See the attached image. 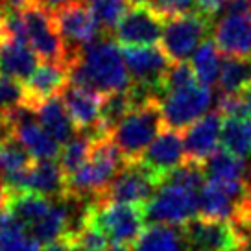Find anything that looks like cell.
I'll return each instance as SVG.
<instances>
[{
	"label": "cell",
	"instance_id": "1",
	"mask_svg": "<svg viewBox=\"0 0 251 251\" xmlns=\"http://www.w3.org/2000/svg\"><path fill=\"white\" fill-rule=\"evenodd\" d=\"M69 83L81 89L111 94L126 91L131 79L126 69L122 50L109 39H100L83 50L79 59L69 69Z\"/></svg>",
	"mask_w": 251,
	"mask_h": 251
},
{
	"label": "cell",
	"instance_id": "2",
	"mask_svg": "<svg viewBox=\"0 0 251 251\" xmlns=\"http://www.w3.org/2000/svg\"><path fill=\"white\" fill-rule=\"evenodd\" d=\"M146 205L113 203L105 200H94L85 205L83 222L100 231L107 242L131 246L146 229Z\"/></svg>",
	"mask_w": 251,
	"mask_h": 251
},
{
	"label": "cell",
	"instance_id": "3",
	"mask_svg": "<svg viewBox=\"0 0 251 251\" xmlns=\"http://www.w3.org/2000/svg\"><path fill=\"white\" fill-rule=\"evenodd\" d=\"M163 129L165 120L161 111V100H150L142 105H137L118 124L111 139L122 151L126 163H135L144 155V151Z\"/></svg>",
	"mask_w": 251,
	"mask_h": 251
},
{
	"label": "cell",
	"instance_id": "4",
	"mask_svg": "<svg viewBox=\"0 0 251 251\" xmlns=\"http://www.w3.org/2000/svg\"><path fill=\"white\" fill-rule=\"evenodd\" d=\"M52 15H54L55 28L59 31L63 45H65L67 69H71L87 47L100 41L103 30L91 13V9L81 2H72Z\"/></svg>",
	"mask_w": 251,
	"mask_h": 251
},
{
	"label": "cell",
	"instance_id": "5",
	"mask_svg": "<svg viewBox=\"0 0 251 251\" xmlns=\"http://www.w3.org/2000/svg\"><path fill=\"white\" fill-rule=\"evenodd\" d=\"M146 214L151 224L183 227L200 216V192L165 183L146 205Z\"/></svg>",
	"mask_w": 251,
	"mask_h": 251
},
{
	"label": "cell",
	"instance_id": "6",
	"mask_svg": "<svg viewBox=\"0 0 251 251\" xmlns=\"http://www.w3.org/2000/svg\"><path fill=\"white\" fill-rule=\"evenodd\" d=\"M212 100L211 87L194 83L190 87L168 93L161 98V111L165 127L174 131H185L198 122L209 109Z\"/></svg>",
	"mask_w": 251,
	"mask_h": 251
},
{
	"label": "cell",
	"instance_id": "7",
	"mask_svg": "<svg viewBox=\"0 0 251 251\" xmlns=\"http://www.w3.org/2000/svg\"><path fill=\"white\" fill-rule=\"evenodd\" d=\"M183 235L192 251H244L240 231L233 222L196 216L183 226Z\"/></svg>",
	"mask_w": 251,
	"mask_h": 251
},
{
	"label": "cell",
	"instance_id": "8",
	"mask_svg": "<svg viewBox=\"0 0 251 251\" xmlns=\"http://www.w3.org/2000/svg\"><path fill=\"white\" fill-rule=\"evenodd\" d=\"M212 19L200 13L170 19L165 26L161 39V48L172 63L185 61L188 55H194L198 47L207 39Z\"/></svg>",
	"mask_w": 251,
	"mask_h": 251
},
{
	"label": "cell",
	"instance_id": "9",
	"mask_svg": "<svg viewBox=\"0 0 251 251\" xmlns=\"http://www.w3.org/2000/svg\"><path fill=\"white\" fill-rule=\"evenodd\" d=\"M23 19L26 24L28 45L33 48L39 59L45 63H55L67 67V52L61 41V35L55 28L54 15L37 4H30L23 9Z\"/></svg>",
	"mask_w": 251,
	"mask_h": 251
},
{
	"label": "cell",
	"instance_id": "10",
	"mask_svg": "<svg viewBox=\"0 0 251 251\" xmlns=\"http://www.w3.org/2000/svg\"><path fill=\"white\" fill-rule=\"evenodd\" d=\"M126 69L131 85L146 87L163 98V83L172 61L161 47H122Z\"/></svg>",
	"mask_w": 251,
	"mask_h": 251
},
{
	"label": "cell",
	"instance_id": "11",
	"mask_svg": "<svg viewBox=\"0 0 251 251\" xmlns=\"http://www.w3.org/2000/svg\"><path fill=\"white\" fill-rule=\"evenodd\" d=\"M159 188L161 185L155 181V177L139 161H135V163H127L118 172V176L113 179L100 200L113 201V203L148 205Z\"/></svg>",
	"mask_w": 251,
	"mask_h": 251
},
{
	"label": "cell",
	"instance_id": "12",
	"mask_svg": "<svg viewBox=\"0 0 251 251\" xmlns=\"http://www.w3.org/2000/svg\"><path fill=\"white\" fill-rule=\"evenodd\" d=\"M165 21L151 6H135L118 23L113 35L122 47H155L163 39Z\"/></svg>",
	"mask_w": 251,
	"mask_h": 251
},
{
	"label": "cell",
	"instance_id": "13",
	"mask_svg": "<svg viewBox=\"0 0 251 251\" xmlns=\"http://www.w3.org/2000/svg\"><path fill=\"white\" fill-rule=\"evenodd\" d=\"M146 170H148L159 185H163L170 174L187 163V153H185V142L181 131H174L165 127L150 148L144 151V155L139 159Z\"/></svg>",
	"mask_w": 251,
	"mask_h": 251
},
{
	"label": "cell",
	"instance_id": "14",
	"mask_svg": "<svg viewBox=\"0 0 251 251\" xmlns=\"http://www.w3.org/2000/svg\"><path fill=\"white\" fill-rule=\"evenodd\" d=\"M222 124H224V117L218 111H212L185 129L183 142H185V153H187L188 163L203 166L205 161L218 150Z\"/></svg>",
	"mask_w": 251,
	"mask_h": 251
},
{
	"label": "cell",
	"instance_id": "15",
	"mask_svg": "<svg viewBox=\"0 0 251 251\" xmlns=\"http://www.w3.org/2000/svg\"><path fill=\"white\" fill-rule=\"evenodd\" d=\"M61 100L78 133L89 131L100 124L103 94L67 83V87L61 91Z\"/></svg>",
	"mask_w": 251,
	"mask_h": 251
},
{
	"label": "cell",
	"instance_id": "16",
	"mask_svg": "<svg viewBox=\"0 0 251 251\" xmlns=\"http://www.w3.org/2000/svg\"><path fill=\"white\" fill-rule=\"evenodd\" d=\"M69 83V69L65 65L43 63L24 83V105L37 111L43 102L54 98Z\"/></svg>",
	"mask_w": 251,
	"mask_h": 251
},
{
	"label": "cell",
	"instance_id": "17",
	"mask_svg": "<svg viewBox=\"0 0 251 251\" xmlns=\"http://www.w3.org/2000/svg\"><path fill=\"white\" fill-rule=\"evenodd\" d=\"M214 45L231 57H251V15H227L214 28Z\"/></svg>",
	"mask_w": 251,
	"mask_h": 251
},
{
	"label": "cell",
	"instance_id": "18",
	"mask_svg": "<svg viewBox=\"0 0 251 251\" xmlns=\"http://www.w3.org/2000/svg\"><path fill=\"white\" fill-rule=\"evenodd\" d=\"M39 67V57L28 43L8 39L0 33V74L26 83Z\"/></svg>",
	"mask_w": 251,
	"mask_h": 251
},
{
	"label": "cell",
	"instance_id": "19",
	"mask_svg": "<svg viewBox=\"0 0 251 251\" xmlns=\"http://www.w3.org/2000/svg\"><path fill=\"white\" fill-rule=\"evenodd\" d=\"M52 200L33 192H6L4 190V207L13 218L30 231L35 224L48 214L52 209Z\"/></svg>",
	"mask_w": 251,
	"mask_h": 251
},
{
	"label": "cell",
	"instance_id": "20",
	"mask_svg": "<svg viewBox=\"0 0 251 251\" xmlns=\"http://www.w3.org/2000/svg\"><path fill=\"white\" fill-rule=\"evenodd\" d=\"M133 251H192L183 229L165 226V224H150L142 231L139 240L135 242Z\"/></svg>",
	"mask_w": 251,
	"mask_h": 251
},
{
	"label": "cell",
	"instance_id": "21",
	"mask_svg": "<svg viewBox=\"0 0 251 251\" xmlns=\"http://www.w3.org/2000/svg\"><path fill=\"white\" fill-rule=\"evenodd\" d=\"M39 124L47 129L48 133L54 137L59 144H67L72 139L74 133V124H72L69 113L65 109V103L61 98H50L43 102L35 111Z\"/></svg>",
	"mask_w": 251,
	"mask_h": 251
},
{
	"label": "cell",
	"instance_id": "22",
	"mask_svg": "<svg viewBox=\"0 0 251 251\" xmlns=\"http://www.w3.org/2000/svg\"><path fill=\"white\" fill-rule=\"evenodd\" d=\"M0 251H45L39 240L23 227L4 207L0 214Z\"/></svg>",
	"mask_w": 251,
	"mask_h": 251
},
{
	"label": "cell",
	"instance_id": "23",
	"mask_svg": "<svg viewBox=\"0 0 251 251\" xmlns=\"http://www.w3.org/2000/svg\"><path fill=\"white\" fill-rule=\"evenodd\" d=\"M205 179L209 181H246L248 166L244 159L226 151L224 148L216 150L203 165Z\"/></svg>",
	"mask_w": 251,
	"mask_h": 251
},
{
	"label": "cell",
	"instance_id": "24",
	"mask_svg": "<svg viewBox=\"0 0 251 251\" xmlns=\"http://www.w3.org/2000/svg\"><path fill=\"white\" fill-rule=\"evenodd\" d=\"M220 144L226 151L240 159L251 157V120L224 118Z\"/></svg>",
	"mask_w": 251,
	"mask_h": 251
},
{
	"label": "cell",
	"instance_id": "25",
	"mask_svg": "<svg viewBox=\"0 0 251 251\" xmlns=\"http://www.w3.org/2000/svg\"><path fill=\"white\" fill-rule=\"evenodd\" d=\"M33 157L24 148L13 133L0 139V176L2 179L9 176L26 172L33 165Z\"/></svg>",
	"mask_w": 251,
	"mask_h": 251
},
{
	"label": "cell",
	"instance_id": "26",
	"mask_svg": "<svg viewBox=\"0 0 251 251\" xmlns=\"http://www.w3.org/2000/svg\"><path fill=\"white\" fill-rule=\"evenodd\" d=\"M192 71L196 74L200 85L212 87L220 81L222 72V59H220L218 48L214 41L205 39L192 55Z\"/></svg>",
	"mask_w": 251,
	"mask_h": 251
},
{
	"label": "cell",
	"instance_id": "27",
	"mask_svg": "<svg viewBox=\"0 0 251 251\" xmlns=\"http://www.w3.org/2000/svg\"><path fill=\"white\" fill-rule=\"evenodd\" d=\"M137 105L133 102V96L129 93V87L126 91L111 93L103 96L102 113H100V124L109 135L118 127V124L124 120Z\"/></svg>",
	"mask_w": 251,
	"mask_h": 251
},
{
	"label": "cell",
	"instance_id": "28",
	"mask_svg": "<svg viewBox=\"0 0 251 251\" xmlns=\"http://www.w3.org/2000/svg\"><path fill=\"white\" fill-rule=\"evenodd\" d=\"M220 87L224 94H235L251 85V57H231L222 61Z\"/></svg>",
	"mask_w": 251,
	"mask_h": 251
},
{
	"label": "cell",
	"instance_id": "29",
	"mask_svg": "<svg viewBox=\"0 0 251 251\" xmlns=\"http://www.w3.org/2000/svg\"><path fill=\"white\" fill-rule=\"evenodd\" d=\"M94 19L105 33L113 31L129 11V0H85Z\"/></svg>",
	"mask_w": 251,
	"mask_h": 251
},
{
	"label": "cell",
	"instance_id": "30",
	"mask_svg": "<svg viewBox=\"0 0 251 251\" xmlns=\"http://www.w3.org/2000/svg\"><path fill=\"white\" fill-rule=\"evenodd\" d=\"M91 151H93V142H89L81 135L63 144L61 153H59V165L65 176H71L85 165L91 157Z\"/></svg>",
	"mask_w": 251,
	"mask_h": 251
},
{
	"label": "cell",
	"instance_id": "31",
	"mask_svg": "<svg viewBox=\"0 0 251 251\" xmlns=\"http://www.w3.org/2000/svg\"><path fill=\"white\" fill-rule=\"evenodd\" d=\"M24 105V83L0 74V118Z\"/></svg>",
	"mask_w": 251,
	"mask_h": 251
},
{
	"label": "cell",
	"instance_id": "32",
	"mask_svg": "<svg viewBox=\"0 0 251 251\" xmlns=\"http://www.w3.org/2000/svg\"><path fill=\"white\" fill-rule=\"evenodd\" d=\"M196 81H198V78H196V74H194V71H192V65H190V63H187V61L172 63L165 76L163 96H166L168 93H174V91L185 89V87L194 85Z\"/></svg>",
	"mask_w": 251,
	"mask_h": 251
},
{
	"label": "cell",
	"instance_id": "33",
	"mask_svg": "<svg viewBox=\"0 0 251 251\" xmlns=\"http://www.w3.org/2000/svg\"><path fill=\"white\" fill-rule=\"evenodd\" d=\"M222 11L227 15H251V0H226Z\"/></svg>",
	"mask_w": 251,
	"mask_h": 251
},
{
	"label": "cell",
	"instance_id": "34",
	"mask_svg": "<svg viewBox=\"0 0 251 251\" xmlns=\"http://www.w3.org/2000/svg\"><path fill=\"white\" fill-rule=\"evenodd\" d=\"M196 4H198V13H200V15H205V17H209V19H212L216 13L222 11L226 0H196Z\"/></svg>",
	"mask_w": 251,
	"mask_h": 251
},
{
	"label": "cell",
	"instance_id": "35",
	"mask_svg": "<svg viewBox=\"0 0 251 251\" xmlns=\"http://www.w3.org/2000/svg\"><path fill=\"white\" fill-rule=\"evenodd\" d=\"M33 4H37L39 8L47 9L48 13H55V11H59L63 9L65 6H69L72 2H78V0H31Z\"/></svg>",
	"mask_w": 251,
	"mask_h": 251
},
{
	"label": "cell",
	"instance_id": "36",
	"mask_svg": "<svg viewBox=\"0 0 251 251\" xmlns=\"http://www.w3.org/2000/svg\"><path fill=\"white\" fill-rule=\"evenodd\" d=\"M105 251H131V250H129V246H124V244H113Z\"/></svg>",
	"mask_w": 251,
	"mask_h": 251
},
{
	"label": "cell",
	"instance_id": "37",
	"mask_svg": "<svg viewBox=\"0 0 251 251\" xmlns=\"http://www.w3.org/2000/svg\"><path fill=\"white\" fill-rule=\"evenodd\" d=\"M131 2H133L135 6H144L146 2H150V4H151V0H129V4H131Z\"/></svg>",
	"mask_w": 251,
	"mask_h": 251
},
{
	"label": "cell",
	"instance_id": "38",
	"mask_svg": "<svg viewBox=\"0 0 251 251\" xmlns=\"http://www.w3.org/2000/svg\"><path fill=\"white\" fill-rule=\"evenodd\" d=\"M244 251H251V248H246V250H244Z\"/></svg>",
	"mask_w": 251,
	"mask_h": 251
},
{
	"label": "cell",
	"instance_id": "39",
	"mask_svg": "<svg viewBox=\"0 0 251 251\" xmlns=\"http://www.w3.org/2000/svg\"><path fill=\"white\" fill-rule=\"evenodd\" d=\"M250 248H251V246H250Z\"/></svg>",
	"mask_w": 251,
	"mask_h": 251
}]
</instances>
